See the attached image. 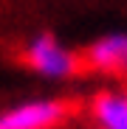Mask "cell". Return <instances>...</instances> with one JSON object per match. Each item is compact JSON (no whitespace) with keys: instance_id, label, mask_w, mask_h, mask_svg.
<instances>
[{"instance_id":"6da1fadb","label":"cell","mask_w":127,"mask_h":129,"mask_svg":"<svg viewBox=\"0 0 127 129\" xmlns=\"http://www.w3.org/2000/svg\"><path fill=\"white\" fill-rule=\"evenodd\" d=\"M26 62L31 64V70H37L45 79H68L79 70V56L74 51H68L51 34H40L28 42Z\"/></svg>"},{"instance_id":"7a4b0ae2","label":"cell","mask_w":127,"mask_h":129,"mask_svg":"<svg viewBox=\"0 0 127 129\" xmlns=\"http://www.w3.org/2000/svg\"><path fill=\"white\" fill-rule=\"evenodd\" d=\"M68 107L54 98L23 101L11 110L0 112V129H54L65 121Z\"/></svg>"},{"instance_id":"3957f363","label":"cell","mask_w":127,"mask_h":129,"mask_svg":"<svg viewBox=\"0 0 127 129\" xmlns=\"http://www.w3.org/2000/svg\"><path fill=\"white\" fill-rule=\"evenodd\" d=\"M85 62L99 73L127 76V34H107L99 37L85 51Z\"/></svg>"},{"instance_id":"277c9868","label":"cell","mask_w":127,"mask_h":129,"mask_svg":"<svg viewBox=\"0 0 127 129\" xmlns=\"http://www.w3.org/2000/svg\"><path fill=\"white\" fill-rule=\"evenodd\" d=\"M90 115L99 129H127V93L104 90L93 98Z\"/></svg>"}]
</instances>
